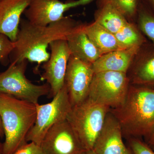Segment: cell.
Listing matches in <instances>:
<instances>
[{"label":"cell","mask_w":154,"mask_h":154,"mask_svg":"<svg viewBox=\"0 0 154 154\" xmlns=\"http://www.w3.org/2000/svg\"><path fill=\"white\" fill-rule=\"evenodd\" d=\"M83 24H78L68 17L47 26L34 25L21 19L14 49L10 55V62L26 60L38 66L49 58L48 48L53 42L66 39Z\"/></svg>","instance_id":"6da1fadb"},{"label":"cell","mask_w":154,"mask_h":154,"mask_svg":"<svg viewBox=\"0 0 154 154\" xmlns=\"http://www.w3.org/2000/svg\"><path fill=\"white\" fill-rule=\"evenodd\" d=\"M110 110L123 134L145 139L154 130V88L130 85L123 104Z\"/></svg>","instance_id":"7a4b0ae2"},{"label":"cell","mask_w":154,"mask_h":154,"mask_svg":"<svg viewBox=\"0 0 154 154\" xmlns=\"http://www.w3.org/2000/svg\"><path fill=\"white\" fill-rule=\"evenodd\" d=\"M35 104L0 94V116L5 141L3 154H12L27 143V135L36 118Z\"/></svg>","instance_id":"3957f363"},{"label":"cell","mask_w":154,"mask_h":154,"mask_svg":"<svg viewBox=\"0 0 154 154\" xmlns=\"http://www.w3.org/2000/svg\"><path fill=\"white\" fill-rule=\"evenodd\" d=\"M110 109L88 99L72 107L67 121L87 151L93 149Z\"/></svg>","instance_id":"277c9868"},{"label":"cell","mask_w":154,"mask_h":154,"mask_svg":"<svg viewBox=\"0 0 154 154\" xmlns=\"http://www.w3.org/2000/svg\"><path fill=\"white\" fill-rule=\"evenodd\" d=\"M130 85L126 73L113 71L95 73L87 99L110 109L116 108L124 102Z\"/></svg>","instance_id":"5b68a950"},{"label":"cell","mask_w":154,"mask_h":154,"mask_svg":"<svg viewBox=\"0 0 154 154\" xmlns=\"http://www.w3.org/2000/svg\"><path fill=\"white\" fill-rule=\"evenodd\" d=\"M28 61L11 63L5 71L0 73V94L36 105L42 96L49 95L50 87L48 84L35 85L27 79L25 73Z\"/></svg>","instance_id":"8992f818"},{"label":"cell","mask_w":154,"mask_h":154,"mask_svg":"<svg viewBox=\"0 0 154 154\" xmlns=\"http://www.w3.org/2000/svg\"><path fill=\"white\" fill-rule=\"evenodd\" d=\"M35 123L27 135V142L40 146L48 131L59 122L66 120L72 106L66 86L64 85L51 102L36 104Z\"/></svg>","instance_id":"52a82bcc"},{"label":"cell","mask_w":154,"mask_h":154,"mask_svg":"<svg viewBox=\"0 0 154 154\" xmlns=\"http://www.w3.org/2000/svg\"><path fill=\"white\" fill-rule=\"evenodd\" d=\"M49 58L43 63L44 71L41 78L50 87L49 96L53 98L65 85V78L70 51L66 39H59L49 45Z\"/></svg>","instance_id":"ba28073f"},{"label":"cell","mask_w":154,"mask_h":154,"mask_svg":"<svg viewBox=\"0 0 154 154\" xmlns=\"http://www.w3.org/2000/svg\"><path fill=\"white\" fill-rule=\"evenodd\" d=\"M40 146L45 154H85L87 151L66 119L52 127Z\"/></svg>","instance_id":"9c48e42d"},{"label":"cell","mask_w":154,"mask_h":154,"mask_svg":"<svg viewBox=\"0 0 154 154\" xmlns=\"http://www.w3.org/2000/svg\"><path fill=\"white\" fill-rule=\"evenodd\" d=\"M94 0H76L63 2L59 0H30L24 14L27 20L34 25L47 26L63 18L69 9L85 5Z\"/></svg>","instance_id":"30bf717a"},{"label":"cell","mask_w":154,"mask_h":154,"mask_svg":"<svg viewBox=\"0 0 154 154\" xmlns=\"http://www.w3.org/2000/svg\"><path fill=\"white\" fill-rule=\"evenodd\" d=\"M91 65L82 61L73 56L70 57L65 78L72 107L85 101L94 75Z\"/></svg>","instance_id":"8fae6325"},{"label":"cell","mask_w":154,"mask_h":154,"mask_svg":"<svg viewBox=\"0 0 154 154\" xmlns=\"http://www.w3.org/2000/svg\"><path fill=\"white\" fill-rule=\"evenodd\" d=\"M123 135L119 122L110 110L93 150L97 154H134L125 144Z\"/></svg>","instance_id":"7c38bea8"},{"label":"cell","mask_w":154,"mask_h":154,"mask_svg":"<svg viewBox=\"0 0 154 154\" xmlns=\"http://www.w3.org/2000/svg\"><path fill=\"white\" fill-rule=\"evenodd\" d=\"M30 0H0V34L15 42L17 39L21 16Z\"/></svg>","instance_id":"4fadbf2b"},{"label":"cell","mask_w":154,"mask_h":154,"mask_svg":"<svg viewBox=\"0 0 154 154\" xmlns=\"http://www.w3.org/2000/svg\"><path fill=\"white\" fill-rule=\"evenodd\" d=\"M140 48L135 46L103 54L92 65L94 73L113 71L127 74Z\"/></svg>","instance_id":"5bb4252c"},{"label":"cell","mask_w":154,"mask_h":154,"mask_svg":"<svg viewBox=\"0 0 154 154\" xmlns=\"http://www.w3.org/2000/svg\"><path fill=\"white\" fill-rule=\"evenodd\" d=\"M85 25L71 33L66 41L71 55L92 65L102 54L85 33Z\"/></svg>","instance_id":"9a60e30c"},{"label":"cell","mask_w":154,"mask_h":154,"mask_svg":"<svg viewBox=\"0 0 154 154\" xmlns=\"http://www.w3.org/2000/svg\"><path fill=\"white\" fill-rule=\"evenodd\" d=\"M84 30L102 55L114 51L125 49L119 44L114 34L97 22L85 25Z\"/></svg>","instance_id":"2e32d148"},{"label":"cell","mask_w":154,"mask_h":154,"mask_svg":"<svg viewBox=\"0 0 154 154\" xmlns=\"http://www.w3.org/2000/svg\"><path fill=\"white\" fill-rule=\"evenodd\" d=\"M130 69L131 74L127 75L130 84L154 88V52L134 60Z\"/></svg>","instance_id":"e0dca14e"},{"label":"cell","mask_w":154,"mask_h":154,"mask_svg":"<svg viewBox=\"0 0 154 154\" xmlns=\"http://www.w3.org/2000/svg\"><path fill=\"white\" fill-rule=\"evenodd\" d=\"M95 22L115 34L128 22L115 7L109 3L99 4L95 14Z\"/></svg>","instance_id":"ac0fdd59"},{"label":"cell","mask_w":154,"mask_h":154,"mask_svg":"<svg viewBox=\"0 0 154 154\" xmlns=\"http://www.w3.org/2000/svg\"><path fill=\"white\" fill-rule=\"evenodd\" d=\"M114 35L119 44L124 48L135 46L141 47L144 41L135 26L129 22Z\"/></svg>","instance_id":"d6986e66"},{"label":"cell","mask_w":154,"mask_h":154,"mask_svg":"<svg viewBox=\"0 0 154 154\" xmlns=\"http://www.w3.org/2000/svg\"><path fill=\"white\" fill-rule=\"evenodd\" d=\"M99 4L109 3L119 11L127 19H132L138 11V0H99Z\"/></svg>","instance_id":"ffe728a7"},{"label":"cell","mask_w":154,"mask_h":154,"mask_svg":"<svg viewBox=\"0 0 154 154\" xmlns=\"http://www.w3.org/2000/svg\"><path fill=\"white\" fill-rule=\"evenodd\" d=\"M140 28L154 44V17L145 11L139 12Z\"/></svg>","instance_id":"44dd1931"},{"label":"cell","mask_w":154,"mask_h":154,"mask_svg":"<svg viewBox=\"0 0 154 154\" xmlns=\"http://www.w3.org/2000/svg\"><path fill=\"white\" fill-rule=\"evenodd\" d=\"M14 48V42L3 34H0V63L7 66L10 62V57Z\"/></svg>","instance_id":"7402d4cb"},{"label":"cell","mask_w":154,"mask_h":154,"mask_svg":"<svg viewBox=\"0 0 154 154\" xmlns=\"http://www.w3.org/2000/svg\"><path fill=\"white\" fill-rule=\"evenodd\" d=\"M128 142L134 154H154V151L140 138L130 137Z\"/></svg>","instance_id":"603a6c76"},{"label":"cell","mask_w":154,"mask_h":154,"mask_svg":"<svg viewBox=\"0 0 154 154\" xmlns=\"http://www.w3.org/2000/svg\"><path fill=\"white\" fill-rule=\"evenodd\" d=\"M12 154H45L40 146L33 142L25 144Z\"/></svg>","instance_id":"cb8c5ba5"},{"label":"cell","mask_w":154,"mask_h":154,"mask_svg":"<svg viewBox=\"0 0 154 154\" xmlns=\"http://www.w3.org/2000/svg\"><path fill=\"white\" fill-rule=\"evenodd\" d=\"M144 140L145 142L154 151V130L148 137Z\"/></svg>","instance_id":"d4e9b609"},{"label":"cell","mask_w":154,"mask_h":154,"mask_svg":"<svg viewBox=\"0 0 154 154\" xmlns=\"http://www.w3.org/2000/svg\"><path fill=\"white\" fill-rule=\"evenodd\" d=\"M0 134L2 135V136L4 137V133L3 131L2 124V120H1V116H0Z\"/></svg>","instance_id":"484cf974"},{"label":"cell","mask_w":154,"mask_h":154,"mask_svg":"<svg viewBox=\"0 0 154 154\" xmlns=\"http://www.w3.org/2000/svg\"><path fill=\"white\" fill-rule=\"evenodd\" d=\"M85 154H97L94 151V150L91 149L90 150L87 151V152Z\"/></svg>","instance_id":"4316f807"},{"label":"cell","mask_w":154,"mask_h":154,"mask_svg":"<svg viewBox=\"0 0 154 154\" xmlns=\"http://www.w3.org/2000/svg\"><path fill=\"white\" fill-rule=\"evenodd\" d=\"M0 154H3V143L0 141Z\"/></svg>","instance_id":"83f0119b"},{"label":"cell","mask_w":154,"mask_h":154,"mask_svg":"<svg viewBox=\"0 0 154 154\" xmlns=\"http://www.w3.org/2000/svg\"><path fill=\"white\" fill-rule=\"evenodd\" d=\"M150 2L151 3L152 5L153 6L154 8V0H149Z\"/></svg>","instance_id":"f1b7e54d"},{"label":"cell","mask_w":154,"mask_h":154,"mask_svg":"<svg viewBox=\"0 0 154 154\" xmlns=\"http://www.w3.org/2000/svg\"><path fill=\"white\" fill-rule=\"evenodd\" d=\"M3 137L2 136V135H1V134H0V139L2 138Z\"/></svg>","instance_id":"f546056e"}]
</instances>
